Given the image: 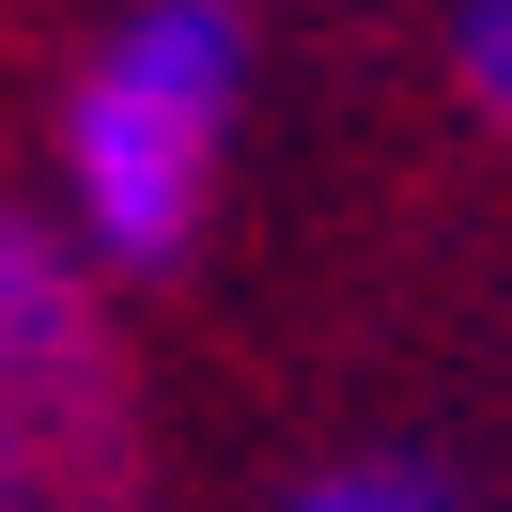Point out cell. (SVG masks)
Listing matches in <instances>:
<instances>
[{
	"mask_svg": "<svg viewBox=\"0 0 512 512\" xmlns=\"http://www.w3.org/2000/svg\"><path fill=\"white\" fill-rule=\"evenodd\" d=\"M233 94H249V16H233V0H140L125 32L78 63V94H63V187H78V218H94L109 264H171L202 233Z\"/></svg>",
	"mask_w": 512,
	"mask_h": 512,
	"instance_id": "6da1fadb",
	"label": "cell"
},
{
	"mask_svg": "<svg viewBox=\"0 0 512 512\" xmlns=\"http://www.w3.org/2000/svg\"><path fill=\"white\" fill-rule=\"evenodd\" d=\"M450 78L481 125H512V0H450Z\"/></svg>",
	"mask_w": 512,
	"mask_h": 512,
	"instance_id": "7a4b0ae2",
	"label": "cell"
},
{
	"mask_svg": "<svg viewBox=\"0 0 512 512\" xmlns=\"http://www.w3.org/2000/svg\"><path fill=\"white\" fill-rule=\"evenodd\" d=\"M295 512H450L419 466H342V481H295Z\"/></svg>",
	"mask_w": 512,
	"mask_h": 512,
	"instance_id": "3957f363",
	"label": "cell"
}]
</instances>
